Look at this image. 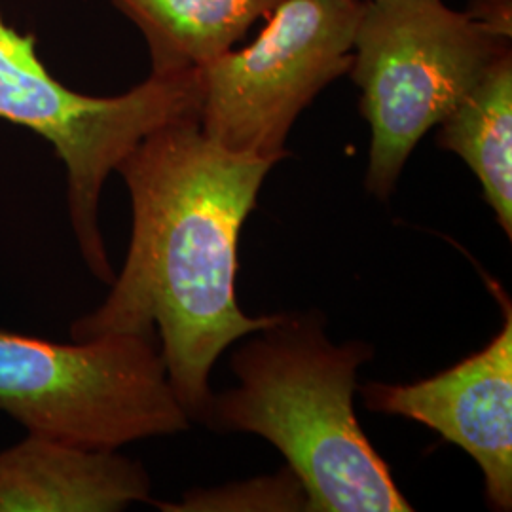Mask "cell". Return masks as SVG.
<instances>
[{
    "label": "cell",
    "mask_w": 512,
    "mask_h": 512,
    "mask_svg": "<svg viewBox=\"0 0 512 512\" xmlns=\"http://www.w3.org/2000/svg\"><path fill=\"white\" fill-rule=\"evenodd\" d=\"M167 512L308 511V497L289 467L281 475L213 490H192L179 503H154Z\"/></svg>",
    "instance_id": "cell-11"
},
{
    "label": "cell",
    "mask_w": 512,
    "mask_h": 512,
    "mask_svg": "<svg viewBox=\"0 0 512 512\" xmlns=\"http://www.w3.org/2000/svg\"><path fill=\"white\" fill-rule=\"evenodd\" d=\"M200 71H150L133 90L92 97L69 90L38 59L33 35H19L0 14V120L31 129L54 147L67 171L69 219L80 255L99 281L114 270L99 226L110 173L152 131L200 118Z\"/></svg>",
    "instance_id": "cell-4"
},
{
    "label": "cell",
    "mask_w": 512,
    "mask_h": 512,
    "mask_svg": "<svg viewBox=\"0 0 512 512\" xmlns=\"http://www.w3.org/2000/svg\"><path fill=\"white\" fill-rule=\"evenodd\" d=\"M0 412L27 433L97 450L192 425L158 338L137 334L61 344L0 330Z\"/></svg>",
    "instance_id": "cell-5"
},
{
    "label": "cell",
    "mask_w": 512,
    "mask_h": 512,
    "mask_svg": "<svg viewBox=\"0 0 512 512\" xmlns=\"http://www.w3.org/2000/svg\"><path fill=\"white\" fill-rule=\"evenodd\" d=\"M440 148L458 154L512 238V48L503 52L439 124Z\"/></svg>",
    "instance_id": "cell-10"
},
{
    "label": "cell",
    "mask_w": 512,
    "mask_h": 512,
    "mask_svg": "<svg viewBox=\"0 0 512 512\" xmlns=\"http://www.w3.org/2000/svg\"><path fill=\"white\" fill-rule=\"evenodd\" d=\"M467 12L497 35L512 38L511 0H473Z\"/></svg>",
    "instance_id": "cell-12"
},
{
    "label": "cell",
    "mask_w": 512,
    "mask_h": 512,
    "mask_svg": "<svg viewBox=\"0 0 512 512\" xmlns=\"http://www.w3.org/2000/svg\"><path fill=\"white\" fill-rule=\"evenodd\" d=\"M503 329L475 355L414 384L361 385L366 410L403 416L437 431L482 469L488 505L512 509V310L501 294Z\"/></svg>",
    "instance_id": "cell-7"
},
{
    "label": "cell",
    "mask_w": 512,
    "mask_h": 512,
    "mask_svg": "<svg viewBox=\"0 0 512 512\" xmlns=\"http://www.w3.org/2000/svg\"><path fill=\"white\" fill-rule=\"evenodd\" d=\"M501 37L444 0H365L348 74L370 126L366 190L387 202L429 129L458 107L503 52Z\"/></svg>",
    "instance_id": "cell-3"
},
{
    "label": "cell",
    "mask_w": 512,
    "mask_h": 512,
    "mask_svg": "<svg viewBox=\"0 0 512 512\" xmlns=\"http://www.w3.org/2000/svg\"><path fill=\"white\" fill-rule=\"evenodd\" d=\"M363 2L283 0L249 46L198 69L203 133L238 154L287 158L298 116L348 74Z\"/></svg>",
    "instance_id": "cell-6"
},
{
    "label": "cell",
    "mask_w": 512,
    "mask_h": 512,
    "mask_svg": "<svg viewBox=\"0 0 512 512\" xmlns=\"http://www.w3.org/2000/svg\"><path fill=\"white\" fill-rule=\"evenodd\" d=\"M232 355L238 387L213 395L205 427L272 442L310 512H410L353 408L361 340L332 344L321 311H283Z\"/></svg>",
    "instance_id": "cell-2"
},
{
    "label": "cell",
    "mask_w": 512,
    "mask_h": 512,
    "mask_svg": "<svg viewBox=\"0 0 512 512\" xmlns=\"http://www.w3.org/2000/svg\"><path fill=\"white\" fill-rule=\"evenodd\" d=\"M147 38L152 71L202 69L283 0H110Z\"/></svg>",
    "instance_id": "cell-9"
},
{
    "label": "cell",
    "mask_w": 512,
    "mask_h": 512,
    "mask_svg": "<svg viewBox=\"0 0 512 512\" xmlns=\"http://www.w3.org/2000/svg\"><path fill=\"white\" fill-rule=\"evenodd\" d=\"M143 463L29 433L0 452V512H118L148 503Z\"/></svg>",
    "instance_id": "cell-8"
},
{
    "label": "cell",
    "mask_w": 512,
    "mask_h": 512,
    "mask_svg": "<svg viewBox=\"0 0 512 512\" xmlns=\"http://www.w3.org/2000/svg\"><path fill=\"white\" fill-rule=\"evenodd\" d=\"M274 165L220 147L200 118L152 131L116 169L133 211L124 268L105 302L71 325L76 342L158 338L169 384L190 421L203 425L217 359L272 321L241 311L236 275L241 228Z\"/></svg>",
    "instance_id": "cell-1"
}]
</instances>
